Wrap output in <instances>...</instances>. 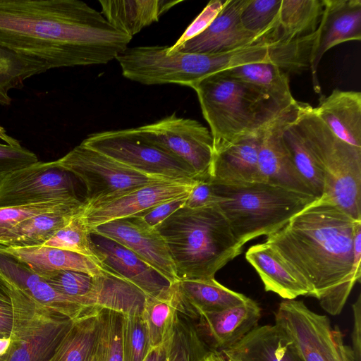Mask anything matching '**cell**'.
Instances as JSON below:
<instances>
[{"instance_id":"6da1fadb","label":"cell","mask_w":361,"mask_h":361,"mask_svg":"<svg viewBox=\"0 0 361 361\" xmlns=\"http://www.w3.org/2000/svg\"><path fill=\"white\" fill-rule=\"evenodd\" d=\"M132 37L80 0H0V47L48 69L107 63Z\"/></svg>"},{"instance_id":"7a4b0ae2","label":"cell","mask_w":361,"mask_h":361,"mask_svg":"<svg viewBox=\"0 0 361 361\" xmlns=\"http://www.w3.org/2000/svg\"><path fill=\"white\" fill-rule=\"evenodd\" d=\"M360 224L323 195L264 243L304 279L322 309L336 316L360 282L361 256L353 252Z\"/></svg>"},{"instance_id":"3957f363","label":"cell","mask_w":361,"mask_h":361,"mask_svg":"<svg viewBox=\"0 0 361 361\" xmlns=\"http://www.w3.org/2000/svg\"><path fill=\"white\" fill-rule=\"evenodd\" d=\"M156 229L168 247L178 281L214 279L242 252L243 246L216 205L183 206Z\"/></svg>"},{"instance_id":"277c9868","label":"cell","mask_w":361,"mask_h":361,"mask_svg":"<svg viewBox=\"0 0 361 361\" xmlns=\"http://www.w3.org/2000/svg\"><path fill=\"white\" fill-rule=\"evenodd\" d=\"M192 88L210 128L213 152L262 131L290 109L281 108L255 85L222 71L204 77Z\"/></svg>"},{"instance_id":"5b68a950","label":"cell","mask_w":361,"mask_h":361,"mask_svg":"<svg viewBox=\"0 0 361 361\" xmlns=\"http://www.w3.org/2000/svg\"><path fill=\"white\" fill-rule=\"evenodd\" d=\"M167 46L128 47L118 55L123 75L143 85L177 84L192 87L204 77L244 64L270 62L267 45L228 52H167Z\"/></svg>"},{"instance_id":"8992f818","label":"cell","mask_w":361,"mask_h":361,"mask_svg":"<svg viewBox=\"0 0 361 361\" xmlns=\"http://www.w3.org/2000/svg\"><path fill=\"white\" fill-rule=\"evenodd\" d=\"M212 184L214 205L226 217L242 246L257 237L267 236L279 231L317 199L266 183Z\"/></svg>"},{"instance_id":"52a82bcc","label":"cell","mask_w":361,"mask_h":361,"mask_svg":"<svg viewBox=\"0 0 361 361\" xmlns=\"http://www.w3.org/2000/svg\"><path fill=\"white\" fill-rule=\"evenodd\" d=\"M295 118L324 173L323 195L361 221V149L337 137L309 104L297 102Z\"/></svg>"},{"instance_id":"ba28073f","label":"cell","mask_w":361,"mask_h":361,"mask_svg":"<svg viewBox=\"0 0 361 361\" xmlns=\"http://www.w3.org/2000/svg\"><path fill=\"white\" fill-rule=\"evenodd\" d=\"M11 283V342L0 361H48L73 319L39 302Z\"/></svg>"},{"instance_id":"9c48e42d","label":"cell","mask_w":361,"mask_h":361,"mask_svg":"<svg viewBox=\"0 0 361 361\" xmlns=\"http://www.w3.org/2000/svg\"><path fill=\"white\" fill-rule=\"evenodd\" d=\"M274 319L301 361H355L340 328L333 329L328 317L313 312L302 300H283Z\"/></svg>"},{"instance_id":"30bf717a","label":"cell","mask_w":361,"mask_h":361,"mask_svg":"<svg viewBox=\"0 0 361 361\" xmlns=\"http://www.w3.org/2000/svg\"><path fill=\"white\" fill-rule=\"evenodd\" d=\"M81 144L145 175L198 180L189 165L150 142L137 128L93 133Z\"/></svg>"},{"instance_id":"8fae6325","label":"cell","mask_w":361,"mask_h":361,"mask_svg":"<svg viewBox=\"0 0 361 361\" xmlns=\"http://www.w3.org/2000/svg\"><path fill=\"white\" fill-rule=\"evenodd\" d=\"M56 162L82 183L85 204L110 200L153 183L171 180L142 173L81 143Z\"/></svg>"},{"instance_id":"7c38bea8","label":"cell","mask_w":361,"mask_h":361,"mask_svg":"<svg viewBox=\"0 0 361 361\" xmlns=\"http://www.w3.org/2000/svg\"><path fill=\"white\" fill-rule=\"evenodd\" d=\"M77 190L76 178L56 161H38L0 180V208L81 200Z\"/></svg>"},{"instance_id":"4fadbf2b","label":"cell","mask_w":361,"mask_h":361,"mask_svg":"<svg viewBox=\"0 0 361 361\" xmlns=\"http://www.w3.org/2000/svg\"><path fill=\"white\" fill-rule=\"evenodd\" d=\"M137 129L150 142L189 165L198 180H209L213 137L201 123L178 117L173 113Z\"/></svg>"},{"instance_id":"5bb4252c","label":"cell","mask_w":361,"mask_h":361,"mask_svg":"<svg viewBox=\"0 0 361 361\" xmlns=\"http://www.w3.org/2000/svg\"><path fill=\"white\" fill-rule=\"evenodd\" d=\"M198 180H163L118 197L85 204L79 212L89 230L115 219L133 216L160 204L188 197Z\"/></svg>"},{"instance_id":"9a60e30c","label":"cell","mask_w":361,"mask_h":361,"mask_svg":"<svg viewBox=\"0 0 361 361\" xmlns=\"http://www.w3.org/2000/svg\"><path fill=\"white\" fill-rule=\"evenodd\" d=\"M90 232L111 239L135 253L169 283L178 281L168 247L156 228L133 216L99 224Z\"/></svg>"},{"instance_id":"2e32d148","label":"cell","mask_w":361,"mask_h":361,"mask_svg":"<svg viewBox=\"0 0 361 361\" xmlns=\"http://www.w3.org/2000/svg\"><path fill=\"white\" fill-rule=\"evenodd\" d=\"M323 2L324 12L310 61L312 85L317 93H321L317 69L324 54L341 43L361 39V0Z\"/></svg>"},{"instance_id":"e0dca14e","label":"cell","mask_w":361,"mask_h":361,"mask_svg":"<svg viewBox=\"0 0 361 361\" xmlns=\"http://www.w3.org/2000/svg\"><path fill=\"white\" fill-rule=\"evenodd\" d=\"M247 0H228L209 26L199 35L167 52L217 54L266 44L245 30L240 23L241 12Z\"/></svg>"},{"instance_id":"ac0fdd59","label":"cell","mask_w":361,"mask_h":361,"mask_svg":"<svg viewBox=\"0 0 361 361\" xmlns=\"http://www.w3.org/2000/svg\"><path fill=\"white\" fill-rule=\"evenodd\" d=\"M90 240L103 268L135 286L147 296H157L171 286L150 265L122 245L92 232Z\"/></svg>"},{"instance_id":"d6986e66","label":"cell","mask_w":361,"mask_h":361,"mask_svg":"<svg viewBox=\"0 0 361 361\" xmlns=\"http://www.w3.org/2000/svg\"><path fill=\"white\" fill-rule=\"evenodd\" d=\"M290 109L262 132L258 151L261 183L314 196L298 173L282 141L281 128L286 114Z\"/></svg>"},{"instance_id":"ffe728a7","label":"cell","mask_w":361,"mask_h":361,"mask_svg":"<svg viewBox=\"0 0 361 361\" xmlns=\"http://www.w3.org/2000/svg\"><path fill=\"white\" fill-rule=\"evenodd\" d=\"M261 314L259 304L250 298L221 311L200 313L202 339L211 350H229L258 326Z\"/></svg>"},{"instance_id":"44dd1931","label":"cell","mask_w":361,"mask_h":361,"mask_svg":"<svg viewBox=\"0 0 361 361\" xmlns=\"http://www.w3.org/2000/svg\"><path fill=\"white\" fill-rule=\"evenodd\" d=\"M0 272L32 298L45 306L75 319L89 312L79 300L61 294L26 263L0 245Z\"/></svg>"},{"instance_id":"7402d4cb","label":"cell","mask_w":361,"mask_h":361,"mask_svg":"<svg viewBox=\"0 0 361 361\" xmlns=\"http://www.w3.org/2000/svg\"><path fill=\"white\" fill-rule=\"evenodd\" d=\"M262 130L214 152L209 180L223 185L261 183L258 151Z\"/></svg>"},{"instance_id":"603a6c76","label":"cell","mask_w":361,"mask_h":361,"mask_svg":"<svg viewBox=\"0 0 361 361\" xmlns=\"http://www.w3.org/2000/svg\"><path fill=\"white\" fill-rule=\"evenodd\" d=\"M245 258L257 272L266 291L276 293L284 300L310 296V289L304 279L266 243L250 247Z\"/></svg>"},{"instance_id":"cb8c5ba5","label":"cell","mask_w":361,"mask_h":361,"mask_svg":"<svg viewBox=\"0 0 361 361\" xmlns=\"http://www.w3.org/2000/svg\"><path fill=\"white\" fill-rule=\"evenodd\" d=\"M319 119L340 140L361 149V93L334 90L314 107Z\"/></svg>"},{"instance_id":"d4e9b609","label":"cell","mask_w":361,"mask_h":361,"mask_svg":"<svg viewBox=\"0 0 361 361\" xmlns=\"http://www.w3.org/2000/svg\"><path fill=\"white\" fill-rule=\"evenodd\" d=\"M181 313L198 317L202 312H217L245 302L249 298L219 283L215 279L180 280L175 283Z\"/></svg>"},{"instance_id":"484cf974","label":"cell","mask_w":361,"mask_h":361,"mask_svg":"<svg viewBox=\"0 0 361 361\" xmlns=\"http://www.w3.org/2000/svg\"><path fill=\"white\" fill-rule=\"evenodd\" d=\"M182 0H99L102 13L117 30L133 37Z\"/></svg>"},{"instance_id":"4316f807","label":"cell","mask_w":361,"mask_h":361,"mask_svg":"<svg viewBox=\"0 0 361 361\" xmlns=\"http://www.w3.org/2000/svg\"><path fill=\"white\" fill-rule=\"evenodd\" d=\"M3 247L16 257L26 263L39 276L45 272L58 270L80 271L93 276L111 274L90 258L68 250L45 245Z\"/></svg>"},{"instance_id":"83f0119b","label":"cell","mask_w":361,"mask_h":361,"mask_svg":"<svg viewBox=\"0 0 361 361\" xmlns=\"http://www.w3.org/2000/svg\"><path fill=\"white\" fill-rule=\"evenodd\" d=\"M228 350L247 361H301L275 324L258 325Z\"/></svg>"},{"instance_id":"f1b7e54d","label":"cell","mask_w":361,"mask_h":361,"mask_svg":"<svg viewBox=\"0 0 361 361\" xmlns=\"http://www.w3.org/2000/svg\"><path fill=\"white\" fill-rule=\"evenodd\" d=\"M296 104L286 114L281 138L300 177L314 196L319 198L324 192V173L295 121Z\"/></svg>"},{"instance_id":"f546056e","label":"cell","mask_w":361,"mask_h":361,"mask_svg":"<svg viewBox=\"0 0 361 361\" xmlns=\"http://www.w3.org/2000/svg\"><path fill=\"white\" fill-rule=\"evenodd\" d=\"M82 206L49 211L32 216L6 233L0 240V245L13 247L43 245L66 226Z\"/></svg>"},{"instance_id":"4dcf8cb0","label":"cell","mask_w":361,"mask_h":361,"mask_svg":"<svg viewBox=\"0 0 361 361\" xmlns=\"http://www.w3.org/2000/svg\"><path fill=\"white\" fill-rule=\"evenodd\" d=\"M222 72L255 85L283 109L290 108L298 102L291 94L288 74L272 63H247Z\"/></svg>"},{"instance_id":"1f68e13d","label":"cell","mask_w":361,"mask_h":361,"mask_svg":"<svg viewBox=\"0 0 361 361\" xmlns=\"http://www.w3.org/2000/svg\"><path fill=\"white\" fill-rule=\"evenodd\" d=\"M323 12V0H281L276 42H291L314 34Z\"/></svg>"},{"instance_id":"d6a6232c","label":"cell","mask_w":361,"mask_h":361,"mask_svg":"<svg viewBox=\"0 0 361 361\" xmlns=\"http://www.w3.org/2000/svg\"><path fill=\"white\" fill-rule=\"evenodd\" d=\"M180 312V301L175 283L157 296H147L142 317L152 348L162 345L171 337Z\"/></svg>"},{"instance_id":"836d02e7","label":"cell","mask_w":361,"mask_h":361,"mask_svg":"<svg viewBox=\"0 0 361 361\" xmlns=\"http://www.w3.org/2000/svg\"><path fill=\"white\" fill-rule=\"evenodd\" d=\"M147 295L131 283L112 274L102 276L91 307L107 310L122 315H142Z\"/></svg>"},{"instance_id":"e575fe53","label":"cell","mask_w":361,"mask_h":361,"mask_svg":"<svg viewBox=\"0 0 361 361\" xmlns=\"http://www.w3.org/2000/svg\"><path fill=\"white\" fill-rule=\"evenodd\" d=\"M99 310L74 319L48 361H92Z\"/></svg>"},{"instance_id":"d590c367","label":"cell","mask_w":361,"mask_h":361,"mask_svg":"<svg viewBox=\"0 0 361 361\" xmlns=\"http://www.w3.org/2000/svg\"><path fill=\"white\" fill-rule=\"evenodd\" d=\"M47 70V66L39 61L0 47V104H10V90L21 87L25 80Z\"/></svg>"},{"instance_id":"8d00e7d4","label":"cell","mask_w":361,"mask_h":361,"mask_svg":"<svg viewBox=\"0 0 361 361\" xmlns=\"http://www.w3.org/2000/svg\"><path fill=\"white\" fill-rule=\"evenodd\" d=\"M281 0H247L240 14L243 28L266 44L276 42Z\"/></svg>"},{"instance_id":"74e56055","label":"cell","mask_w":361,"mask_h":361,"mask_svg":"<svg viewBox=\"0 0 361 361\" xmlns=\"http://www.w3.org/2000/svg\"><path fill=\"white\" fill-rule=\"evenodd\" d=\"M122 319L120 313L99 310L92 361H123Z\"/></svg>"},{"instance_id":"f35d334b","label":"cell","mask_w":361,"mask_h":361,"mask_svg":"<svg viewBox=\"0 0 361 361\" xmlns=\"http://www.w3.org/2000/svg\"><path fill=\"white\" fill-rule=\"evenodd\" d=\"M40 276L59 293L79 300L89 309H93L91 307L92 299L102 276H93L80 271L58 270L43 273Z\"/></svg>"},{"instance_id":"ab89813d","label":"cell","mask_w":361,"mask_h":361,"mask_svg":"<svg viewBox=\"0 0 361 361\" xmlns=\"http://www.w3.org/2000/svg\"><path fill=\"white\" fill-rule=\"evenodd\" d=\"M208 350L197 329L178 314L169 341V361H200Z\"/></svg>"},{"instance_id":"60d3db41","label":"cell","mask_w":361,"mask_h":361,"mask_svg":"<svg viewBox=\"0 0 361 361\" xmlns=\"http://www.w3.org/2000/svg\"><path fill=\"white\" fill-rule=\"evenodd\" d=\"M79 212L75 214L66 226L57 231L43 245L84 255L102 266L92 246L90 231L80 217Z\"/></svg>"},{"instance_id":"b9f144b4","label":"cell","mask_w":361,"mask_h":361,"mask_svg":"<svg viewBox=\"0 0 361 361\" xmlns=\"http://www.w3.org/2000/svg\"><path fill=\"white\" fill-rule=\"evenodd\" d=\"M122 345L123 361H143L152 348L142 315H123Z\"/></svg>"},{"instance_id":"7bdbcfd3","label":"cell","mask_w":361,"mask_h":361,"mask_svg":"<svg viewBox=\"0 0 361 361\" xmlns=\"http://www.w3.org/2000/svg\"><path fill=\"white\" fill-rule=\"evenodd\" d=\"M84 201L56 200L30 205L0 208V240L10 231L24 221L49 211L80 207Z\"/></svg>"},{"instance_id":"ee69618b","label":"cell","mask_w":361,"mask_h":361,"mask_svg":"<svg viewBox=\"0 0 361 361\" xmlns=\"http://www.w3.org/2000/svg\"><path fill=\"white\" fill-rule=\"evenodd\" d=\"M38 158L13 137L0 142V180L9 173L37 162Z\"/></svg>"},{"instance_id":"f6af8a7d","label":"cell","mask_w":361,"mask_h":361,"mask_svg":"<svg viewBox=\"0 0 361 361\" xmlns=\"http://www.w3.org/2000/svg\"><path fill=\"white\" fill-rule=\"evenodd\" d=\"M227 1L228 0L210 1L202 11L186 28L176 43L169 47V49H173L180 47L187 41L204 31L222 10Z\"/></svg>"},{"instance_id":"bcb514c9","label":"cell","mask_w":361,"mask_h":361,"mask_svg":"<svg viewBox=\"0 0 361 361\" xmlns=\"http://www.w3.org/2000/svg\"><path fill=\"white\" fill-rule=\"evenodd\" d=\"M12 318V283L0 272V336H11Z\"/></svg>"},{"instance_id":"7dc6e473","label":"cell","mask_w":361,"mask_h":361,"mask_svg":"<svg viewBox=\"0 0 361 361\" xmlns=\"http://www.w3.org/2000/svg\"><path fill=\"white\" fill-rule=\"evenodd\" d=\"M188 197L164 202L135 216L140 218L149 227L156 228L174 212L184 206Z\"/></svg>"},{"instance_id":"c3c4849f","label":"cell","mask_w":361,"mask_h":361,"mask_svg":"<svg viewBox=\"0 0 361 361\" xmlns=\"http://www.w3.org/2000/svg\"><path fill=\"white\" fill-rule=\"evenodd\" d=\"M214 205V194L210 180H197L191 190L184 206L200 208Z\"/></svg>"},{"instance_id":"681fc988","label":"cell","mask_w":361,"mask_h":361,"mask_svg":"<svg viewBox=\"0 0 361 361\" xmlns=\"http://www.w3.org/2000/svg\"><path fill=\"white\" fill-rule=\"evenodd\" d=\"M353 314V328L351 335L352 351L355 361L361 358V295L359 294L356 301L352 305Z\"/></svg>"},{"instance_id":"f907efd6","label":"cell","mask_w":361,"mask_h":361,"mask_svg":"<svg viewBox=\"0 0 361 361\" xmlns=\"http://www.w3.org/2000/svg\"><path fill=\"white\" fill-rule=\"evenodd\" d=\"M170 338L162 345L152 348L143 361H169Z\"/></svg>"},{"instance_id":"816d5d0a","label":"cell","mask_w":361,"mask_h":361,"mask_svg":"<svg viewBox=\"0 0 361 361\" xmlns=\"http://www.w3.org/2000/svg\"><path fill=\"white\" fill-rule=\"evenodd\" d=\"M200 361H226L221 352L209 350Z\"/></svg>"},{"instance_id":"f5cc1de1","label":"cell","mask_w":361,"mask_h":361,"mask_svg":"<svg viewBox=\"0 0 361 361\" xmlns=\"http://www.w3.org/2000/svg\"><path fill=\"white\" fill-rule=\"evenodd\" d=\"M11 342V336H0V358L3 357L8 352Z\"/></svg>"},{"instance_id":"db71d44e","label":"cell","mask_w":361,"mask_h":361,"mask_svg":"<svg viewBox=\"0 0 361 361\" xmlns=\"http://www.w3.org/2000/svg\"><path fill=\"white\" fill-rule=\"evenodd\" d=\"M221 353L224 355L226 361H247L240 355L228 350L221 351Z\"/></svg>"},{"instance_id":"11a10c76","label":"cell","mask_w":361,"mask_h":361,"mask_svg":"<svg viewBox=\"0 0 361 361\" xmlns=\"http://www.w3.org/2000/svg\"><path fill=\"white\" fill-rule=\"evenodd\" d=\"M10 138L11 136L8 135L4 128L0 126V140L7 142Z\"/></svg>"}]
</instances>
